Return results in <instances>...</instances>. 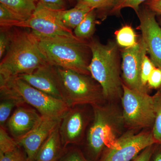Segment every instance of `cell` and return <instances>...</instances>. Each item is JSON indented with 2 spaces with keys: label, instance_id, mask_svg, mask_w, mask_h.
<instances>
[{
  "label": "cell",
  "instance_id": "cell-1",
  "mask_svg": "<svg viewBox=\"0 0 161 161\" xmlns=\"http://www.w3.org/2000/svg\"><path fill=\"white\" fill-rule=\"evenodd\" d=\"M14 27L9 47L0 63V83L31 74L48 63L31 32Z\"/></svg>",
  "mask_w": 161,
  "mask_h": 161
},
{
  "label": "cell",
  "instance_id": "cell-2",
  "mask_svg": "<svg viewBox=\"0 0 161 161\" xmlns=\"http://www.w3.org/2000/svg\"><path fill=\"white\" fill-rule=\"evenodd\" d=\"M35 36L40 51L51 65L90 75L88 66L92 52L86 40Z\"/></svg>",
  "mask_w": 161,
  "mask_h": 161
},
{
  "label": "cell",
  "instance_id": "cell-3",
  "mask_svg": "<svg viewBox=\"0 0 161 161\" xmlns=\"http://www.w3.org/2000/svg\"><path fill=\"white\" fill-rule=\"evenodd\" d=\"M118 46L114 42L104 44L95 39L89 43L92 59L88 70L92 78L100 85L104 97L107 98L118 96L123 91Z\"/></svg>",
  "mask_w": 161,
  "mask_h": 161
},
{
  "label": "cell",
  "instance_id": "cell-4",
  "mask_svg": "<svg viewBox=\"0 0 161 161\" xmlns=\"http://www.w3.org/2000/svg\"><path fill=\"white\" fill-rule=\"evenodd\" d=\"M55 69L63 100L69 108L85 104L96 105L104 97L100 85L88 75L58 67Z\"/></svg>",
  "mask_w": 161,
  "mask_h": 161
},
{
  "label": "cell",
  "instance_id": "cell-5",
  "mask_svg": "<svg viewBox=\"0 0 161 161\" xmlns=\"http://www.w3.org/2000/svg\"><path fill=\"white\" fill-rule=\"evenodd\" d=\"M0 92L17 96L43 116L62 118L70 108L64 101L39 91L18 77L0 83Z\"/></svg>",
  "mask_w": 161,
  "mask_h": 161
},
{
  "label": "cell",
  "instance_id": "cell-6",
  "mask_svg": "<svg viewBox=\"0 0 161 161\" xmlns=\"http://www.w3.org/2000/svg\"><path fill=\"white\" fill-rule=\"evenodd\" d=\"M123 116L128 125L134 127H150L155 120L153 96L147 92L132 89L122 83Z\"/></svg>",
  "mask_w": 161,
  "mask_h": 161
},
{
  "label": "cell",
  "instance_id": "cell-7",
  "mask_svg": "<svg viewBox=\"0 0 161 161\" xmlns=\"http://www.w3.org/2000/svg\"><path fill=\"white\" fill-rule=\"evenodd\" d=\"M56 10L39 2L31 17L15 24L14 27L30 28L32 33L38 37L80 40L75 36L72 30L64 25L58 18Z\"/></svg>",
  "mask_w": 161,
  "mask_h": 161
},
{
  "label": "cell",
  "instance_id": "cell-8",
  "mask_svg": "<svg viewBox=\"0 0 161 161\" xmlns=\"http://www.w3.org/2000/svg\"><path fill=\"white\" fill-rule=\"evenodd\" d=\"M147 53L146 44L142 38L135 45L123 48L121 52L123 77L126 85L132 89L142 92H147V89L141 81V67Z\"/></svg>",
  "mask_w": 161,
  "mask_h": 161
},
{
  "label": "cell",
  "instance_id": "cell-9",
  "mask_svg": "<svg viewBox=\"0 0 161 161\" xmlns=\"http://www.w3.org/2000/svg\"><path fill=\"white\" fill-rule=\"evenodd\" d=\"M155 143L152 133H142L122 137L116 141L102 161H130L141 151Z\"/></svg>",
  "mask_w": 161,
  "mask_h": 161
},
{
  "label": "cell",
  "instance_id": "cell-10",
  "mask_svg": "<svg viewBox=\"0 0 161 161\" xmlns=\"http://www.w3.org/2000/svg\"><path fill=\"white\" fill-rule=\"evenodd\" d=\"M87 145L92 155L97 158L105 146L110 149L116 142L110 127L106 112L103 109L94 105V119L88 133Z\"/></svg>",
  "mask_w": 161,
  "mask_h": 161
},
{
  "label": "cell",
  "instance_id": "cell-11",
  "mask_svg": "<svg viewBox=\"0 0 161 161\" xmlns=\"http://www.w3.org/2000/svg\"><path fill=\"white\" fill-rule=\"evenodd\" d=\"M61 118L42 115L36 125L30 132L16 140L19 146L24 149L27 161H33L40 147L59 126Z\"/></svg>",
  "mask_w": 161,
  "mask_h": 161
},
{
  "label": "cell",
  "instance_id": "cell-12",
  "mask_svg": "<svg viewBox=\"0 0 161 161\" xmlns=\"http://www.w3.org/2000/svg\"><path fill=\"white\" fill-rule=\"evenodd\" d=\"M137 15L147 52L155 66L161 69V28L156 20L155 14L146 8L140 9Z\"/></svg>",
  "mask_w": 161,
  "mask_h": 161
},
{
  "label": "cell",
  "instance_id": "cell-13",
  "mask_svg": "<svg viewBox=\"0 0 161 161\" xmlns=\"http://www.w3.org/2000/svg\"><path fill=\"white\" fill-rule=\"evenodd\" d=\"M18 78L41 92L63 100L55 67L49 64L40 67L31 74L21 75Z\"/></svg>",
  "mask_w": 161,
  "mask_h": 161
},
{
  "label": "cell",
  "instance_id": "cell-14",
  "mask_svg": "<svg viewBox=\"0 0 161 161\" xmlns=\"http://www.w3.org/2000/svg\"><path fill=\"white\" fill-rule=\"evenodd\" d=\"M85 125L82 112L77 108H70L61 118L60 131L61 142L64 148L77 143L80 140Z\"/></svg>",
  "mask_w": 161,
  "mask_h": 161
},
{
  "label": "cell",
  "instance_id": "cell-15",
  "mask_svg": "<svg viewBox=\"0 0 161 161\" xmlns=\"http://www.w3.org/2000/svg\"><path fill=\"white\" fill-rule=\"evenodd\" d=\"M22 105L17 108L7 121L8 130L15 140L21 138L30 132L42 116L35 109Z\"/></svg>",
  "mask_w": 161,
  "mask_h": 161
},
{
  "label": "cell",
  "instance_id": "cell-16",
  "mask_svg": "<svg viewBox=\"0 0 161 161\" xmlns=\"http://www.w3.org/2000/svg\"><path fill=\"white\" fill-rule=\"evenodd\" d=\"M59 126L40 147L33 161L59 160L66 149L64 148L61 142Z\"/></svg>",
  "mask_w": 161,
  "mask_h": 161
},
{
  "label": "cell",
  "instance_id": "cell-17",
  "mask_svg": "<svg viewBox=\"0 0 161 161\" xmlns=\"http://www.w3.org/2000/svg\"><path fill=\"white\" fill-rule=\"evenodd\" d=\"M93 9L77 3L74 8L68 10H57L59 19L64 25L69 29H75Z\"/></svg>",
  "mask_w": 161,
  "mask_h": 161
},
{
  "label": "cell",
  "instance_id": "cell-18",
  "mask_svg": "<svg viewBox=\"0 0 161 161\" xmlns=\"http://www.w3.org/2000/svg\"><path fill=\"white\" fill-rule=\"evenodd\" d=\"M39 0H0V4L19 17L23 21L31 17L36 9Z\"/></svg>",
  "mask_w": 161,
  "mask_h": 161
},
{
  "label": "cell",
  "instance_id": "cell-19",
  "mask_svg": "<svg viewBox=\"0 0 161 161\" xmlns=\"http://www.w3.org/2000/svg\"><path fill=\"white\" fill-rule=\"evenodd\" d=\"M25 103L21 98L9 93L1 92L0 125L4 126L9 119L13 109L22 105Z\"/></svg>",
  "mask_w": 161,
  "mask_h": 161
},
{
  "label": "cell",
  "instance_id": "cell-20",
  "mask_svg": "<svg viewBox=\"0 0 161 161\" xmlns=\"http://www.w3.org/2000/svg\"><path fill=\"white\" fill-rule=\"evenodd\" d=\"M95 10H91L82 22L74 29V35L76 37L85 40L92 38L95 33L96 26Z\"/></svg>",
  "mask_w": 161,
  "mask_h": 161
},
{
  "label": "cell",
  "instance_id": "cell-21",
  "mask_svg": "<svg viewBox=\"0 0 161 161\" xmlns=\"http://www.w3.org/2000/svg\"><path fill=\"white\" fill-rule=\"evenodd\" d=\"M116 43L123 48H128L135 45L137 43L136 35L131 26L125 25L116 31Z\"/></svg>",
  "mask_w": 161,
  "mask_h": 161
},
{
  "label": "cell",
  "instance_id": "cell-22",
  "mask_svg": "<svg viewBox=\"0 0 161 161\" xmlns=\"http://www.w3.org/2000/svg\"><path fill=\"white\" fill-rule=\"evenodd\" d=\"M23 20L12 12L0 4V26L1 29H9L15 24Z\"/></svg>",
  "mask_w": 161,
  "mask_h": 161
},
{
  "label": "cell",
  "instance_id": "cell-23",
  "mask_svg": "<svg viewBox=\"0 0 161 161\" xmlns=\"http://www.w3.org/2000/svg\"><path fill=\"white\" fill-rule=\"evenodd\" d=\"M155 117L153 135L156 143H161V90L154 96Z\"/></svg>",
  "mask_w": 161,
  "mask_h": 161
},
{
  "label": "cell",
  "instance_id": "cell-24",
  "mask_svg": "<svg viewBox=\"0 0 161 161\" xmlns=\"http://www.w3.org/2000/svg\"><path fill=\"white\" fill-rule=\"evenodd\" d=\"M117 0H78V3L90 7L91 9H97L101 12L110 11L113 8Z\"/></svg>",
  "mask_w": 161,
  "mask_h": 161
},
{
  "label": "cell",
  "instance_id": "cell-25",
  "mask_svg": "<svg viewBox=\"0 0 161 161\" xmlns=\"http://www.w3.org/2000/svg\"><path fill=\"white\" fill-rule=\"evenodd\" d=\"M19 147L15 139L9 136L5 127H0V153H5L13 151Z\"/></svg>",
  "mask_w": 161,
  "mask_h": 161
},
{
  "label": "cell",
  "instance_id": "cell-26",
  "mask_svg": "<svg viewBox=\"0 0 161 161\" xmlns=\"http://www.w3.org/2000/svg\"><path fill=\"white\" fill-rule=\"evenodd\" d=\"M148 0H117L113 8L111 9L109 13L116 14L119 13L122 9L125 8H132L138 14L139 11V6L142 3L147 2Z\"/></svg>",
  "mask_w": 161,
  "mask_h": 161
},
{
  "label": "cell",
  "instance_id": "cell-27",
  "mask_svg": "<svg viewBox=\"0 0 161 161\" xmlns=\"http://www.w3.org/2000/svg\"><path fill=\"white\" fill-rule=\"evenodd\" d=\"M155 64L147 55L144 56L141 67V79L142 83L146 87L151 73L155 67Z\"/></svg>",
  "mask_w": 161,
  "mask_h": 161
},
{
  "label": "cell",
  "instance_id": "cell-28",
  "mask_svg": "<svg viewBox=\"0 0 161 161\" xmlns=\"http://www.w3.org/2000/svg\"><path fill=\"white\" fill-rule=\"evenodd\" d=\"M20 146L13 151L6 153H0V161H27L26 153L20 149Z\"/></svg>",
  "mask_w": 161,
  "mask_h": 161
},
{
  "label": "cell",
  "instance_id": "cell-29",
  "mask_svg": "<svg viewBox=\"0 0 161 161\" xmlns=\"http://www.w3.org/2000/svg\"><path fill=\"white\" fill-rule=\"evenodd\" d=\"M58 161H88L84 157L80 150L71 148L64 150Z\"/></svg>",
  "mask_w": 161,
  "mask_h": 161
},
{
  "label": "cell",
  "instance_id": "cell-30",
  "mask_svg": "<svg viewBox=\"0 0 161 161\" xmlns=\"http://www.w3.org/2000/svg\"><path fill=\"white\" fill-rule=\"evenodd\" d=\"M10 29H1L0 33V59H3L10 44L11 31Z\"/></svg>",
  "mask_w": 161,
  "mask_h": 161
},
{
  "label": "cell",
  "instance_id": "cell-31",
  "mask_svg": "<svg viewBox=\"0 0 161 161\" xmlns=\"http://www.w3.org/2000/svg\"><path fill=\"white\" fill-rule=\"evenodd\" d=\"M147 84L150 88L157 89L161 86V69L155 67L151 73Z\"/></svg>",
  "mask_w": 161,
  "mask_h": 161
},
{
  "label": "cell",
  "instance_id": "cell-32",
  "mask_svg": "<svg viewBox=\"0 0 161 161\" xmlns=\"http://www.w3.org/2000/svg\"><path fill=\"white\" fill-rule=\"evenodd\" d=\"M43 6L55 10H63L66 8V0H39Z\"/></svg>",
  "mask_w": 161,
  "mask_h": 161
},
{
  "label": "cell",
  "instance_id": "cell-33",
  "mask_svg": "<svg viewBox=\"0 0 161 161\" xmlns=\"http://www.w3.org/2000/svg\"><path fill=\"white\" fill-rule=\"evenodd\" d=\"M145 4L147 8L155 14L161 15V0H148Z\"/></svg>",
  "mask_w": 161,
  "mask_h": 161
},
{
  "label": "cell",
  "instance_id": "cell-34",
  "mask_svg": "<svg viewBox=\"0 0 161 161\" xmlns=\"http://www.w3.org/2000/svg\"><path fill=\"white\" fill-rule=\"evenodd\" d=\"M153 145L147 147L132 161H150L153 153Z\"/></svg>",
  "mask_w": 161,
  "mask_h": 161
},
{
  "label": "cell",
  "instance_id": "cell-35",
  "mask_svg": "<svg viewBox=\"0 0 161 161\" xmlns=\"http://www.w3.org/2000/svg\"><path fill=\"white\" fill-rule=\"evenodd\" d=\"M154 161H161V153H158L156 155Z\"/></svg>",
  "mask_w": 161,
  "mask_h": 161
},
{
  "label": "cell",
  "instance_id": "cell-36",
  "mask_svg": "<svg viewBox=\"0 0 161 161\" xmlns=\"http://www.w3.org/2000/svg\"><path fill=\"white\" fill-rule=\"evenodd\" d=\"M68 1L69 2V3H71V2H73V1H74V0H68Z\"/></svg>",
  "mask_w": 161,
  "mask_h": 161
},
{
  "label": "cell",
  "instance_id": "cell-37",
  "mask_svg": "<svg viewBox=\"0 0 161 161\" xmlns=\"http://www.w3.org/2000/svg\"></svg>",
  "mask_w": 161,
  "mask_h": 161
}]
</instances>
